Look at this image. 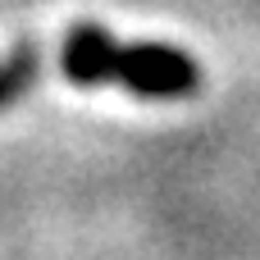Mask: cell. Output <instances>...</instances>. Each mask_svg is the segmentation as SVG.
I'll return each instance as SVG.
<instances>
[{"label": "cell", "mask_w": 260, "mask_h": 260, "mask_svg": "<svg viewBox=\"0 0 260 260\" xmlns=\"http://www.w3.org/2000/svg\"><path fill=\"white\" fill-rule=\"evenodd\" d=\"M59 73L78 87H123L146 101H178L201 91V64L165 41L123 46L101 23H73L59 46Z\"/></svg>", "instance_id": "1"}, {"label": "cell", "mask_w": 260, "mask_h": 260, "mask_svg": "<svg viewBox=\"0 0 260 260\" xmlns=\"http://www.w3.org/2000/svg\"><path fill=\"white\" fill-rule=\"evenodd\" d=\"M37 59H41V50H37L32 41L14 46V50L0 59V110H5L14 96H23L32 82H37Z\"/></svg>", "instance_id": "2"}]
</instances>
